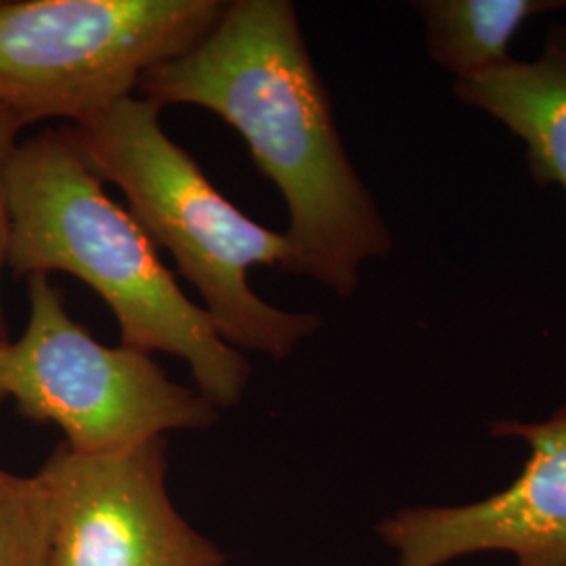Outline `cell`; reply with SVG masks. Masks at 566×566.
<instances>
[{
  "instance_id": "9",
  "label": "cell",
  "mask_w": 566,
  "mask_h": 566,
  "mask_svg": "<svg viewBox=\"0 0 566 566\" xmlns=\"http://www.w3.org/2000/svg\"><path fill=\"white\" fill-rule=\"evenodd\" d=\"M426 51L455 82L512 61L510 44L526 21L566 7L563 0H420Z\"/></svg>"
},
{
  "instance_id": "8",
  "label": "cell",
  "mask_w": 566,
  "mask_h": 566,
  "mask_svg": "<svg viewBox=\"0 0 566 566\" xmlns=\"http://www.w3.org/2000/svg\"><path fill=\"white\" fill-rule=\"evenodd\" d=\"M460 102L502 122L526 145L531 177L566 191V25L547 30L542 55L512 60L472 81L455 82Z\"/></svg>"
},
{
  "instance_id": "2",
  "label": "cell",
  "mask_w": 566,
  "mask_h": 566,
  "mask_svg": "<svg viewBox=\"0 0 566 566\" xmlns=\"http://www.w3.org/2000/svg\"><path fill=\"white\" fill-rule=\"evenodd\" d=\"M70 128L20 143L9 166L7 269L15 277L70 273L116 315L122 344L182 359L203 399L240 403L250 365L187 298L142 224L114 202Z\"/></svg>"
},
{
  "instance_id": "4",
  "label": "cell",
  "mask_w": 566,
  "mask_h": 566,
  "mask_svg": "<svg viewBox=\"0 0 566 566\" xmlns=\"http://www.w3.org/2000/svg\"><path fill=\"white\" fill-rule=\"evenodd\" d=\"M223 0H2L0 107L91 120L217 25Z\"/></svg>"
},
{
  "instance_id": "5",
  "label": "cell",
  "mask_w": 566,
  "mask_h": 566,
  "mask_svg": "<svg viewBox=\"0 0 566 566\" xmlns=\"http://www.w3.org/2000/svg\"><path fill=\"white\" fill-rule=\"evenodd\" d=\"M28 325L7 346L4 392L23 418L60 426L72 451L120 453L219 422V409L170 380L149 353L95 340L49 277L28 280Z\"/></svg>"
},
{
  "instance_id": "7",
  "label": "cell",
  "mask_w": 566,
  "mask_h": 566,
  "mask_svg": "<svg viewBox=\"0 0 566 566\" xmlns=\"http://www.w3.org/2000/svg\"><path fill=\"white\" fill-rule=\"evenodd\" d=\"M493 434L525 441L523 474L481 502L386 516L378 535L397 566H443L479 552H507L516 566H566V407L544 422H495Z\"/></svg>"
},
{
  "instance_id": "6",
  "label": "cell",
  "mask_w": 566,
  "mask_h": 566,
  "mask_svg": "<svg viewBox=\"0 0 566 566\" xmlns=\"http://www.w3.org/2000/svg\"><path fill=\"white\" fill-rule=\"evenodd\" d=\"M166 439L120 453L55 447L36 472L51 535L44 566H224V554L172 506Z\"/></svg>"
},
{
  "instance_id": "1",
  "label": "cell",
  "mask_w": 566,
  "mask_h": 566,
  "mask_svg": "<svg viewBox=\"0 0 566 566\" xmlns=\"http://www.w3.org/2000/svg\"><path fill=\"white\" fill-rule=\"evenodd\" d=\"M143 97L196 105L233 126L287 206L283 271L350 298L392 235L344 151L324 81L290 0H231L217 25L142 81Z\"/></svg>"
},
{
  "instance_id": "12",
  "label": "cell",
  "mask_w": 566,
  "mask_h": 566,
  "mask_svg": "<svg viewBox=\"0 0 566 566\" xmlns=\"http://www.w3.org/2000/svg\"><path fill=\"white\" fill-rule=\"evenodd\" d=\"M4 369H7V346H0V401L7 399V392H4Z\"/></svg>"
},
{
  "instance_id": "10",
  "label": "cell",
  "mask_w": 566,
  "mask_h": 566,
  "mask_svg": "<svg viewBox=\"0 0 566 566\" xmlns=\"http://www.w3.org/2000/svg\"><path fill=\"white\" fill-rule=\"evenodd\" d=\"M51 514L39 476L0 468V566H44Z\"/></svg>"
},
{
  "instance_id": "3",
  "label": "cell",
  "mask_w": 566,
  "mask_h": 566,
  "mask_svg": "<svg viewBox=\"0 0 566 566\" xmlns=\"http://www.w3.org/2000/svg\"><path fill=\"white\" fill-rule=\"evenodd\" d=\"M160 112L130 95L72 133L97 177L126 196L149 240L172 254L224 343L240 353L287 359L322 327L319 315L273 306L248 283L252 266L285 269L287 235L229 202L196 158L166 135Z\"/></svg>"
},
{
  "instance_id": "11",
  "label": "cell",
  "mask_w": 566,
  "mask_h": 566,
  "mask_svg": "<svg viewBox=\"0 0 566 566\" xmlns=\"http://www.w3.org/2000/svg\"><path fill=\"white\" fill-rule=\"evenodd\" d=\"M25 124L9 109L0 107V277L7 269L9 245V166L18 149V137ZM9 325L0 301V346H9Z\"/></svg>"
}]
</instances>
